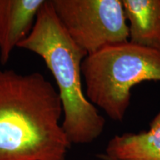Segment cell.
Segmentation results:
<instances>
[{
    "label": "cell",
    "instance_id": "obj_1",
    "mask_svg": "<svg viewBox=\"0 0 160 160\" xmlns=\"http://www.w3.org/2000/svg\"><path fill=\"white\" fill-rule=\"evenodd\" d=\"M59 93L39 73L0 71V160H65Z\"/></svg>",
    "mask_w": 160,
    "mask_h": 160
},
{
    "label": "cell",
    "instance_id": "obj_7",
    "mask_svg": "<svg viewBox=\"0 0 160 160\" xmlns=\"http://www.w3.org/2000/svg\"><path fill=\"white\" fill-rule=\"evenodd\" d=\"M130 42L160 51V0H122Z\"/></svg>",
    "mask_w": 160,
    "mask_h": 160
},
{
    "label": "cell",
    "instance_id": "obj_3",
    "mask_svg": "<svg viewBox=\"0 0 160 160\" xmlns=\"http://www.w3.org/2000/svg\"><path fill=\"white\" fill-rule=\"evenodd\" d=\"M82 73L88 99L111 119L122 122L132 88L143 82H160V51L129 41L108 46L85 58Z\"/></svg>",
    "mask_w": 160,
    "mask_h": 160
},
{
    "label": "cell",
    "instance_id": "obj_2",
    "mask_svg": "<svg viewBox=\"0 0 160 160\" xmlns=\"http://www.w3.org/2000/svg\"><path fill=\"white\" fill-rule=\"evenodd\" d=\"M17 47L42 58L54 77L64 113L62 128L70 142L88 144L97 139L105 119L83 92L82 63L88 53L64 28L51 1L45 2L31 33Z\"/></svg>",
    "mask_w": 160,
    "mask_h": 160
},
{
    "label": "cell",
    "instance_id": "obj_6",
    "mask_svg": "<svg viewBox=\"0 0 160 160\" xmlns=\"http://www.w3.org/2000/svg\"><path fill=\"white\" fill-rule=\"evenodd\" d=\"M149 130L116 135L110 140L102 160H160V112L150 123Z\"/></svg>",
    "mask_w": 160,
    "mask_h": 160
},
{
    "label": "cell",
    "instance_id": "obj_4",
    "mask_svg": "<svg viewBox=\"0 0 160 160\" xmlns=\"http://www.w3.org/2000/svg\"><path fill=\"white\" fill-rule=\"evenodd\" d=\"M71 39L88 55L128 41L122 0H51Z\"/></svg>",
    "mask_w": 160,
    "mask_h": 160
},
{
    "label": "cell",
    "instance_id": "obj_5",
    "mask_svg": "<svg viewBox=\"0 0 160 160\" xmlns=\"http://www.w3.org/2000/svg\"><path fill=\"white\" fill-rule=\"evenodd\" d=\"M45 0H0V62H8L15 47L31 33Z\"/></svg>",
    "mask_w": 160,
    "mask_h": 160
}]
</instances>
